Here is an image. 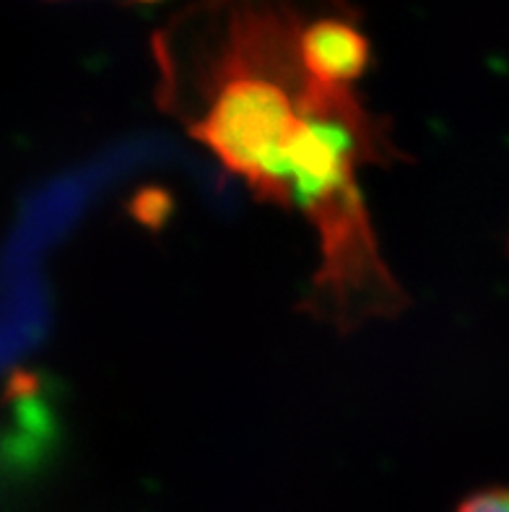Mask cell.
<instances>
[{
  "instance_id": "obj_1",
  "label": "cell",
  "mask_w": 509,
  "mask_h": 512,
  "mask_svg": "<svg viewBox=\"0 0 509 512\" xmlns=\"http://www.w3.org/2000/svg\"><path fill=\"white\" fill-rule=\"evenodd\" d=\"M302 24L284 8H234L216 55L172 99L187 133L242 177L260 201L299 211L320 240L312 297L356 310L393 292L359 175L398 156L387 123L354 91L302 68Z\"/></svg>"
},
{
  "instance_id": "obj_2",
  "label": "cell",
  "mask_w": 509,
  "mask_h": 512,
  "mask_svg": "<svg viewBox=\"0 0 509 512\" xmlns=\"http://www.w3.org/2000/svg\"><path fill=\"white\" fill-rule=\"evenodd\" d=\"M297 50L302 68L328 86L354 84L369 65V39L354 21L343 16H320L299 29Z\"/></svg>"
},
{
  "instance_id": "obj_3",
  "label": "cell",
  "mask_w": 509,
  "mask_h": 512,
  "mask_svg": "<svg viewBox=\"0 0 509 512\" xmlns=\"http://www.w3.org/2000/svg\"><path fill=\"white\" fill-rule=\"evenodd\" d=\"M458 512H509V489L478 492L460 505Z\"/></svg>"
},
{
  "instance_id": "obj_4",
  "label": "cell",
  "mask_w": 509,
  "mask_h": 512,
  "mask_svg": "<svg viewBox=\"0 0 509 512\" xmlns=\"http://www.w3.org/2000/svg\"><path fill=\"white\" fill-rule=\"evenodd\" d=\"M138 3H159V0H138Z\"/></svg>"
}]
</instances>
